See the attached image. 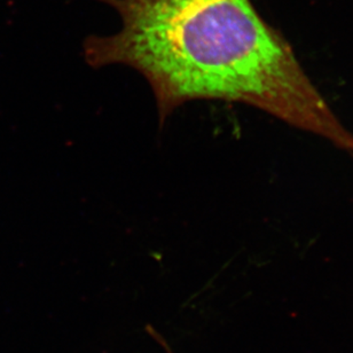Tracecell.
Here are the masks:
<instances>
[{"label": "cell", "instance_id": "1", "mask_svg": "<svg viewBox=\"0 0 353 353\" xmlns=\"http://www.w3.org/2000/svg\"><path fill=\"white\" fill-rule=\"evenodd\" d=\"M99 1L116 10L121 28L86 37L84 60L92 68L122 65L141 74L160 124L193 100L240 102L353 150L351 132L250 0Z\"/></svg>", "mask_w": 353, "mask_h": 353}]
</instances>
